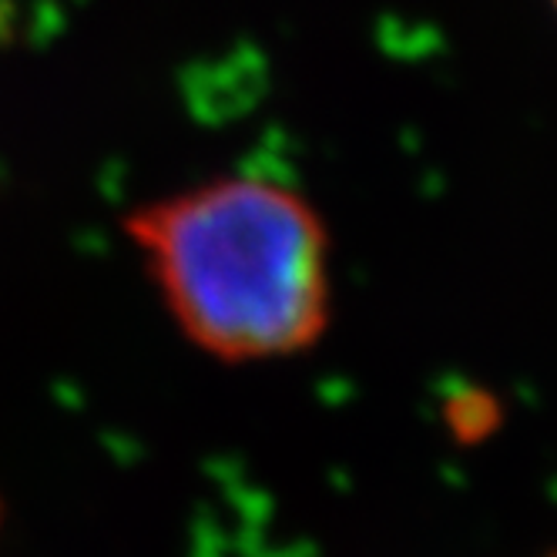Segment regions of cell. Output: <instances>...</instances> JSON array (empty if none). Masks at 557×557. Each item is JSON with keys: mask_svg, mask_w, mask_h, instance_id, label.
Here are the masks:
<instances>
[{"mask_svg": "<svg viewBox=\"0 0 557 557\" xmlns=\"http://www.w3.org/2000/svg\"><path fill=\"white\" fill-rule=\"evenodd\" d=\"M178 333L219 363L296 356L330 326V235L302 195L219 175L125 215Z\"/></svg>", "mask_w": 557, "mask_h": 557, "instance_id": "obj_1", "label": "cell"}, {"mask_svg": "<svg viewBox=\"0 0 557 557\" xmlns=\"http://www.w3.org/2000/svg\"><path fill=\"white\" fill-rule=\"evenodd\" d=\"M554 8H557V0H554Z\"/></svg>", "mask_w": 557, "mask_h": 557, "instance_id": "obj_2", "label": "cell"}]
</instances>
